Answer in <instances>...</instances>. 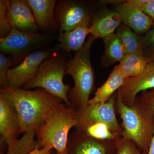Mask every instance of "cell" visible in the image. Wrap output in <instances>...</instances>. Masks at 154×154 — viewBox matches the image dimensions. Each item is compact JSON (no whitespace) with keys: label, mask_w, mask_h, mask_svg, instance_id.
<instances>
[{"label":"cell","mask_w":154,"mask_h":154,"mask_svg":"<svg viewBox=\"0 0 154 154\" xmlns=\"http://www.w3.org/2000/svg\"><path fill=\"white\" fill-rule=\"evenodd\" d=\"M35 131H31L24 133L22 137L17 139L14 142L8 145L6 154H28L36 146H38L37 140L34 139Z\"/></svg>","instance_id":"7402d4cb"},{"label":"cell","mask_w":154,"mask_h":154,"mask_svg":"<svg viewBox=\"0 0 154 154\" xmlns=\"http://www.w3.org/2000/svg\"><path fill=\"white\" fill-rule=\"evenodd\" d=\"M2 93L16 109L19 118V134L36 131L63 100L42 89L34 91L12 88H1Z\"/></svg>","instance_id":"6da1fadb"},{"label":"cell","mask_w":154,"mask_h":154,"mask_svg":"<svg viewBox=\"0 0 154 154\" xmlns=\"http://www.w3.org/2000/svg\"><path fill=\"white\" fill-rule=\"evenodd\" d=\"M8 14L12 28L24 32H38L35 18L26 0H9Z\"/></svg>","instance_id":"5bb4252c"},{"label":"cell","mask_w":154,"mask_h":154,"mask_svg":"<svg viewBox=\"0 0 154 154\" xmlns=\"http://www.w3.org/2000/svg\"><path fill=\"white\" fill-rule=\"evenodd\" d=\"M90 34V28L85 26H80L69 32H59L57 47L68 53L76 52L83 48L86 37Z\"/></svg>","instance_id":"e0dca14e"},{"label":"cell","mask_w":154,"mask_h":154,"mask_svg":"<svg viewBox=\"0 0 154 154\" xmlns=\"http://www.w3.org/2000/svg\"><path fill=\"white\" fill-rule=\"evenodd\" d=\"M150 0H127V2L134 7L140 8L147 3L149 2Z\"/></svg>","instance_id":"4dcf8cb0"},{"label":"cell","mask_w":154,"mask_h":154,"mask_svg":"<svg viewBox=\"0 0 154 154\" xmlns=\"http://www.w3.org/2000/svg\"><path fill=\"white\" fill-rule=\"evenodd\" d=\"M11 66H15L13 59L2 52L0 53V87L1 88L9 86L7 73Z\"/></svg>","instance_id":"484cf974"},{"label":"cell","mask_w":154,"mask_h":154,"mask_svg":"<svg viewBox=\"0 0 154 154\" xmlns=\"http://www.w3.org/2000/svg\"><path fill=\"white\" fill-rule=\"evenodd\" d=\"M77 124L76 111L61 102L36 131L38 146L51 148L57 154H66L69 132Z\"/></svg>","instance_id":"3957f363"},{"label":"cell","mask_w":154,"mask_h":154,"mask_svg":"<svg viewBox=\"0 0 154 154\" xmlns=\"http://www.w3.org/2000/svg\"><path fill=\"white\" fill-rule=\"evenodd\" d=\"M115 33L120 39L126 55L133 53L143 54V36H140L123 24L117 28Z\"/></svg>","instance_id":"44dd1931"},{"label":"cell","mask_w":154,"mask_h":154,"mask_svg":"<svg viewBox=\"0 0 154 154\" xmlns=\"http://www.w3.org/2000/svg\"><path fill=\"white\" fill-rule=\"evenodd\" d=\"M125 79L115 66L105 83L97 89L95 96L90 99L89 104H103L107 102L123 85Z\"/></svg>","instance_id":"ac0fdd59"},{"label":"cell","mask_w":154,"mask_h":154,"mask_svg":"<svg viewBox=\"0 0 154 154\" xmlns=\"http://www.w3.org/2000/svg\"><path fill=\"white\" fill-rule=\"evenodd\" d=\"M54 39L52 34L24 32L12 28L8 36L0 38V51L13 59L16 66L31 53L46 49Z\"/></svg>","instance_id":"52a82bcc"},{"label":"cell","mask_w":154,"mask_h":154,"mask_svg":"<svg viewBox=\"0 0 154 154\" xmlns=\"http://www.w3.org/2000/svg\"><path fill=\"white\" fill-rule=\"evenodd\" d=\"M90 137L99 140H115L118 136L106 124L96 123L85 127L76 128Z\"/></svg>","instance_id":"603a6c76"},{"label":"cell","mask_w":154,"mask_h":154,"mask_svg":"<svg viewBox=\"0 0 154 154\" xmlns=\"http://www.w3.org/2000/svg\"><path fill=\"white\" fill-rule=\"evenodd\" d=\"M20 125L16 109L5 95L0 93V134L7 145L17 139Z\"/></svg>","instance_id":"4fadbf2b"},{"label":"cell","mask_w":154,"mask_h":154,"mask_svg":"<svg viewBox=\"0 0 154 154\" xmlns=\"http://www.w3.org/2000/svg\"><path fill=\"white\" fill-rule=\"evenodd\" d=\"M120 15L116 11H110L104 7L95 12L93 16L90 30L95 38H102L114 33L121 25Z\"/></svg>","instance_id":"2e32d148"},{"label":"cell","mask_w":154,"mask_h":154,"mask_svg":"<svg viewBox=\"0 0 154 154\" xmlns=\"http://www.w3.org/2000/svg\"><path fill=\"white\" fill-rule=\"evenodd\" d=\"M154 89V61L148 63L143 71L135 76L127 78L117 91V99L126 106L133 107L140 92Z\"/></svg>","instance_id":"8fae6325"},{"label":"cell","mask_w":154,"mask_h":154,"mask_svg":"<svg viewBox=\"0 0 154 154\" xmlns=\"http://www.w3.org/2000/svg\"><path fill=\"white\" fill-rule=\"evenodd\" d=\"M96 38L93 35L88 37L81 50L75 52L69 59L66 74L71 76L74 86L68 93L71 106L76 112L84 110L89 105L90 97L95 87V73L91 60V48Z\"/></svg>","instance_id":"7a4b0ae2"},{"label":"cell","mask_w":154,"mask_h":154,"mask_svg":"<svg viewBox=\"0 0 154 154\" xmlns=\"http://www.w3.org/2000/svg\"><path fill=\"white\" fill-rule=\"evenodd\" d=\"M103 39L105 48L101 57V65L108 67L116 63L120 62L126 54L118 36L114 33Z\"/></svg>","instance_id":"d6986e66"},{"label":"cell","mask_w":154,"mask_h":154,"mask_svg":"<svg viewBox=\"0 0 154 154\" xmlns=\"http://www.w3.org/2000/svg\"><path fill=\"white\" fill-rule=\"evenodd\" d=\"M59 49L57 46L39 50L30 53L21 63L8 71L7 78L9 86L14 88H22L36 76L41 63Z\"/></svg>","instance_id":"9c48e42d"},{"label":"cell","mask_w":154,"mask_h":154,"mask_svg":"<svg viewBox=\"0 0 154 154\" xmlns=\"http://www.w3.org/2000/svg\"><path fill=\"white\" fill-rule=\"evenodd\" d=\"M115 107L122 120V137L132 140L141 151L147 154L154 134V114L135 104L126 106L117 98Z\"/></svg>","instance_id":"277c9868"},{"label":"cell","mask_w":154,"mask_h":154,"mask_svg":"<svg viewBox=\"0 0 154 154\" xmlns=\"http://www.w3.org/2000/svg\"><path fill=\"white\" fill-rule=\"evenodd\" d=\"M59 50L41 63L36 76L21 88L27 90L34 88L43 89L61 99L68 107H71L67 95L71 88L63 82L69 59L63 54L59 52Z\"/></svg>","instance_id":"5b68a950"},{"label":"cell","mask_w":154,"mask_h":154,"mask_svg":"<svg viewBox=\"0 0 154 154\" xmlns=\"http://www.w3.org/2000/svg\"><path fill=\"white\" fill-rule=\"evenodd\" d=\"M134 104L154 114V89L142 92L136 97Z\"/></svg>","instance_id":"4316f807"},{"label":"cell","mask_w":154,"mask_h":154,"mask_svg":"<svg viewBox=\"0 0 154 154\" xmlns=\"http://www.w3.org/2000/svg\"><path fill=\"white\" fill-rule=\"evenodd\" d=\"M114 5L123 24L137 34L147 32L152 26V21L148 15L127 1H123Z\"/></svg>","instance_id":"9a60e30c"},{"label":"cell","mask_w":154,"mask_h":154,"mask_svg":"<svg viewBox=\"0 0 154 154\" xmlns=\"http://www.w3.org/2000/svg\"><path fill=\"white\" fill-rule=\"evenodd\" d=\"M147 154H154V134L151 141Z\"/></svg>","instance_id":"1f68e13d"},{"label":"cell","mask_w":154,"mask_h":154,"mask_svg":"<svg viewBox=\"0 0 154 154\" xmlns=\"http://www.w3.org/2000/svg\"><path fill=\"white\" fill-rule=\"evenodd\" d=\"M115 140H99L79 130L69 134L66 154H116Z\"/></svg>","instance_id":"30bf717a"},{"label":"cell","mask_w":154,"mask_h":154,"mask_svg":"<svg viewBox=\"0 0 154 154\" xmlns=\"http://www.w3.org/2000/svg\"><path fill=\"white\" fill-rule=\"evenodd\" d=\"M33 13L38 30L52 34L59 32L55 17L56 0H26Z\"/></svg>","instance_id":"7c38bea8"},{"label":"cell","mask_w":154,"mask_h":154,"mask_svg":"<svg viewBox=\"0 0 154 154\" xmlns=\"http://www.w3.org/2000/svg\"><path fill=\"white\" fill-rule=\"evenodd\" d=\"M120 0H59L55 8V17L59 26V32L72 31L80 26L90 28L94 14L109 4L121 2Z\"/></svg>","instance_id":"8992f818"},{"label":"cell","mask_w":154,"mask_h":154,"mask_svg":"<svg viewBox=\"0 0 154 154\" xmlns=\"http://www.w3.org/2000/svg\"><path fill=\"white\" fill-rule=\"evenodd\" d=\"M52 150V149L48 147L41 148L39 146H37L28 154H50Z\"/></svg>","instance_id":"f546056e"},{"label":"cell","mask_w":154,"mask_h":154,"mask_svg":"<svg viewBox=\"0 0 154 154\" xmlns=\"http://www.w3.org/2000/svg\"><path fill=\"white\" fill-rule=\"evenodd\" d=\"M116 98L117 91L105 103L89 104L85 109L77 112L76 128L96 123H103L116 134L122 136L123 129L116 115Z\"/></svg>","instance_id":"ba28073f"},{"label":"cell","mask_w":154,"mask_h":154,"mask_svg":"<svg viewBox=\"0 0 154 154\" xmlns=\"http://www.w3.org/2000/svg\"><path fill=\"white\" fill-rule=\"evenodd\" d=\"M142 51L148 63L154 61V29L149 30L143 36Z\"/></svg>","instance_id":"83f0119b"},{"label":"cell","mask_w":154,"mask_h":154,"mask_svg":"<svg viewBox=\"0 0 154 154\" xmlns=\"http://www.w3.org/2000/svg\"><path fill=\"white\" fill-rule=\"evenodd\" d=\"M148 63L147 60L140 53L126 54L116 66L119 72L125 78L135 76L143 71Z\"/></svg>","instance_id":"ffe728a7"},{"label":"cell","mask_w":154,"mask_h":154,"mask_svg":"<svg viewBox=\"0 0 154 154\" xmlns=\"http://www.w3.org/2000/svg\"><path fill=\"white\" fill-rule=\"evenodd\" d=\"M8 0H0V38L9 35L12 30L8 16Z\"/></svg>","instance_id":"d4e9b609"},{"label":"cell","mask_w":154,"mask_h":154,"mask_svg":"<svg viewBox=\"0 0 154 154\" xmlns=\"http://www.w3.org/2000/svg\"><path fill=\"white\" fill-rule=\"evenodd\" d=\"M50 154H57V153L54 150L52 149Z\"/></svg>","instance_id":"d6a6232c"},{"label":"cell","mask_w":154,"mask_h":154,"mask_svg":"<svg viewBox=\"0 0 154 154\" xmlns=\"http://www.w3.org/2000/svg\"><path fill=\"white\" fill-rule=\"evenodd\" d=\"M116 154H147L141 151L134 142L118 136L115 140Z\"/></svg>","instance_id":"cb8c5ba5"},{"label":"cell","mask_w":154,"mask_h":154,"mask_svg":"<svg viewBox=\"0 0 154 154\" xmlns=\"http://www.w3.org/2000/svg\"><path fill=\"white\" fill-rule=\"evenodd\" d=\"M139 9L151 19L153 22L152 26L154 28V0H150Z\"/></svg>","instance_id":"f1b7e54d"}]
</instances>
